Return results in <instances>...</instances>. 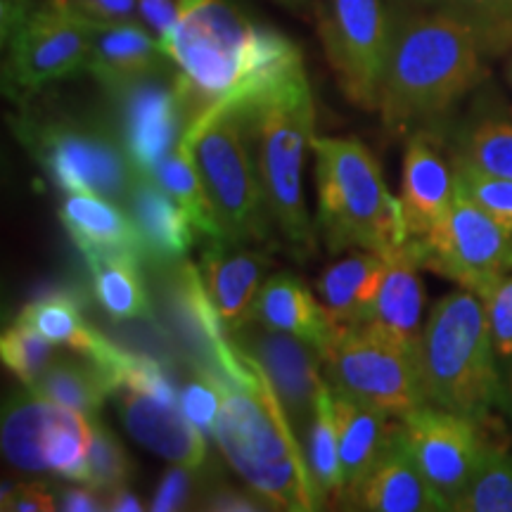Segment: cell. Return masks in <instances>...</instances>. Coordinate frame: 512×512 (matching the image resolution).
Wrapping results in <instances>:
<instances>
[{"label": "cell", "instance_id": "obj_1", "mask_svg": "<svg viewBox=\"0 0 512 512\" xmlns=\"http://www.w3.org/2000/svg\"><path fill=\"white\" fill-rule=\"evenodd\" d=\"M392 15L375 112L394 136L444 128L486 81L484 50L463 22L437 8H392Z\"/></svg>", "mask_w": 512, "mask_h": 512}, {"label": "cell", "instance_id": "obj_2", "mask_svg": "<svg viewBox=\"0 0 512 512\" xmlns=\"http://www.w3.org/2000/svg\"><path fill=\"white\" fill-rule=\"evenodd\" d=\"M176 64L190 124L221 100H242L304 60L290 38L259 27L230 0H183L181 19L159 41Z\"/></svg>", "mask_w": 512, "mask_h": 512}, {"label": "cell", "instance_id": "obj_3", "mask_svg": "<svg viewBox=\"0 0 512 512\" xmlns=\"http://www.w3.org/2000/svg\"><path fill=\"white\" fill-rule=\"evenodd\" d=\"M219 380L223 401L214 441L247 489L259 496L268 510L311 512L323 508L325 501L311 477L302 439L294 432L264 370L254 363L249 377Z\"/></svg>", "mask_w": 512, "mask_h": 512}, {"label": "cell", "instance_id": "obj_4", "mask_svg": "<svg viewBox=\"0 0 512 512\" xmlns=\"http://www.w3.org/2000/svg\"><path fill=\"white\" fill-rule=\"evenodd\" d=\"M235 107L252 140L273 226L306 259L316 252L313 226L304 197V162L316 138V105L304 62L294 64L259 93L242 100H221Z\"/></svg>", "mask_w": 512, "mask_h": 512}, {"label": "cell", "instance_id": "obj_5", "mask_svg": "<svg viewBox=\"0 0 512 512\" xmlns=\"http://www.w3.org/2000/svg\"><path fill=\"white\" fill-rule=\"evenodd\" d=\"M420 368L430 406L482 422L501 408V358L482 297L458 287L434 304L422 330Z\"/></svg>", "mask_w": 512, "mask_h": 512}, {"label": "cell", "instance_id": "obj_6", "mask_svg": "<svg viewBox=\"0 0 512 512\" xmlns=\"http://www.w3.org/2000/svg\"><path fill=\"white\" fill-rule=\"evenodd\" d=\"M316 228L330 254L351 249L389 252L406 242L401 202L384 183L382 166L358 138H313Z\"/></svg>", "mask_w": 512, "mask_h": 512}, {"label": "cell", "instance_id": "obj_7", "mask_svg": "<svg viewBox=\"0 0 512 512\" xmlns=\"http://www.w3.org/2000/svg\"><path fill=\"white\" fill-rule=\"evenodd\" d=\"M181 143L197 166L223 240L264 242L273 219L240 112L216 102L192 121Z\"/></svg>", "mask_w": 512, "mask_h": 512}, {"label": "cell", "instance_id": "obj_8", "mask_svg": "<svg viewBox=\"0 0 512 512\" xmlns=\"http://www.w3.org/2000/svg\"><path fill=\"white\" fill-rule=\"evenodd\" d=\"M5 88L34 95L88 69L91 19L62 0H3Z\"/></svg>", "mask_w": 512, "mask_h": 512}, {"label": "cell", "instance_id": "obj_9", "mask_svg": "<svg viewBox=\"0 0 512 512\" xmlns=\"http://www.w3.org/2000/svg\"><path fill=\"white\" fill-rule=\"evenodd\" d=\"M320 356L332 389L370 403L396 420L427 406L420 347L370 325H339Z\"/></svg>", "mask_w": 512, "mask_h": 512}, {"label": "cell", "instance_id": "obj_10", "mask_svg": "<svg viewBox=\"0 0 512 512\" xmlns=\"http://www.w3.org/2000/svg\"><path fill=\"white\" fill-rule=\"evenodd\" d=\"M17 136L43 164L50 181L64 192H93L128 202L138 171L119 133L74 119H22Z\"/></svg>", "mask_w": 512, "mask_h": 512}, {"label": "cell", "instance_id": "obj_11", "mask_svg": "<svg viewBox=\"0 0 512 512\" xmlns=\"http://www.w3.org/2000/svg\"><path fill=\"white\" fill-rule=\"evenodd\" d=\"M425 271L484 297L512 273V230L484 211L456 181L448 216L418 240Z\"/></svg>", "mask_w": 512, "mask_h": 512}, {"label": "cell", "instance_id": "obj_12", "mask_svg": "<svg viewBox=\"0 0 512 512\" xmlns=\"http://www.w3.org/2000/svg\"><path fill=\"white\" fill-rule=\"evenodd\" d=\"M387 0H320L313 10L320 43L351 105L377 110V88L392 36Z\"/></svg>", "mask_w": 512, "mask_h": 512}, {"label": "cell", "instance_id": "obj_13", "mask_svg": "<svg viewBox=\"0 0 512 512\" xmlns=\"http://www.w3.org/2000/svg\"><path fill=\"white\" fill-rule=\"evenodd\" d=\"M399 441L446 510L467 489L491 448L482 420L430 403L399 420Z\"/></svg>", "mask_w": 512, "mask_h": 512}, {"label": "cell", "instance_id": "obj_14", "mask_svg": "<svg viewBox=\"0 0 512 512\" xmlns=\"http://www.w3.org/2000/svg\"><path fill=\"white\" fill-rule=\"evenodd\" d=\"M119 110V138L138 174L150 176L190 126L176 64L110 93Z\"/></svg>", "mask_w": 512, "mask_h": 512}, {"label": "cell", "instance_id": "obj_15", "mask_svg": "<svg viewBox=\"0 0 512 512\" xmlns=\"http://www.w3.org/2000/svg\"><path fill=\"white\" fill-rule=\"evenodd\" d=\"M230 337L242 354H247L264 370L275 396L283 403L294 432L304 444L306 430L316 415L318 396L328 384L323 375L320 351L313 344L304 342L302 337L271 330L254 320H249Z\"/></svg>", "mask_w": 512, "mask_h": 512}, {"label": "cell", "instance_id": "obj_16", "mask_svg": "<svg viewBox=\"0 0 512 512\" xmlns=\"http://www.w3.org/2000/svg\"><path fill=\"white\" fill-rule=\"evenodd\" d=\"M456 200V169L446 155L444 128L406 136L401 166V211L408 240H422L446 219Z\"/></svg>", "mask_w": 512, "mask_h": 512}, {"label": "cell", "instance_id": "obj_17", "mask_svg": "<svg viewBox=\"0 0 512 512\" xmlns=\"http://www.w3.org/2000/svg\"><path fill=\"white\" fill-rule=\"evenodd\" d=\"M117 411L126 432L152 451L169 460L171 465H183L202 472L209 460V437L188 420L181 403H171L150 392L119 387Z\"/></svg>", "mask_w": 512, "mask_h": 512}, {"label": "cell", "instance_id": "obj_18", "mask_svg": "<svg viewBox=\"0 0 512 512\" xmlns=\"http://www.w3.org/2000/svg\"><path fill=\"white\" fill-rule=\"evenodd\" d=\"M422 271L425 268H422L418 240H406L403 245L389 249L382 283L377 287L366 318L358 325H370L384 335L420 347L422 330H425V323H422V311H425Z\"/></svg>", "mask_w": 512, "mask_h": 512}, {"label": "cell", "instance_id": "obj_19", "mask_svg": "<svg viewBox=\"0 0 512 512\" xmlns=\"http://www.w3.org/2000/svg\"><path fill=\"white\" fill-rule=\"evenodd\" d=\"M200 273L211 302L223 318V325L233 335L252 320V309L259 290L266 283L268 259L264 254L245 249L228 240H207Z\"/></svg>", "mask_w": 512, "mask_h": 512}, {"label": "cell", "instance_id": "obj_20", "mask_svg": "<svg viewBox=\"0 0 512 512\" xmlns=\"http://www.w3.org/2000/svg\"><path fill=\"white\" fill-rule=\"evenodd\" d=\"M169 67H174V62L140 19L91 22V57L86 72L107 93Z\"/></svg>", "mask_w": 512, "mask_h": 512}, {"label": "cell", "instance_id": "obj_21", "mask_svg": "<svg viewBox=\"0 0 512 512\" xmlns=\"http://www.w3.org/2000/svg\"><path fill=\"white\" fill-rule=\"evenodd\" d=\"M344 508L370 512H434L446 510L441 498L422 477L401 441L387 451L356 486L344 494Z\"/></svg>", "mask_w": 512, "mask_h": 512}, {"label": "cell", "instance_id": "obj_22", "mask_svg": "<svg viewBox=\"0 0 512 512\" xmlns=\"http://www.w3.org/2000/svg\"><path fill=\"white\" fill-rule=\"evenodd\" d=\"M451 143L453 164L512 181V110L498 95H477Z\"/></svg>", "mask_w": 512, "mask_h": 512}, {"label": "cell", "instance_id": "obj_23", "mask_svg": "<svg viewBox=\"0 0 512 512\" xmlns=\"http://www.w3.org/2000/svg\"><path fill=\"white\" fill-rule=\"evenodd\" d=\"M126 207L136 221L147 261L166 268L188 259L197 230L181 204L155 178L138 174Z\"/></svg>", "mask_w": 512, "mask_h": 512}, {"label": "cell", "instance_id": "obj_24", "mask_svg": "<svg viewBox=\"0 0 512 512\" xmlns=\"http://www.w3.org/2000/svg\"><path fill=\"white\" fill-rule=\"evenodd\" d=\"M60 221L86 259L131 254L145 261L136 221L119 207V202L93 192H67L60 204Z\"/></svg>", "mask_w": 512, "mask_h": 512}, {"label": "cell", "instance_id": "obj_25", "mask_svg": "<svg viewBox=\"0 0 512 512\" xmlns=\"http://www.w3.org/2000/svg\"><path fill=\"white\" fill-rule=\"evenodd\" d=\"M332 389V387H330ZM339 458H342L347 491L368 475L370 467L399 441V420L380 408L332 389Z\"/></svg>", "mask_w": 512, "mask_h": 512}, {"label": "cell", "instance_id": "obj_26", "mask_svg": "<svg viewBox=\"0 0 512 512\" xmlns=\"http://www.w3.org/2000/svg\"><path fill=\"white\" fill-rule=\"evenodd\" d=\"M252 320L271 330L302 337L304 342L313 344L320 354H323L339 328L318 299V294H313L302 280L287 273L266 278L254 302Z\"/></svg>", "mask_w": 512, "mask_h": 512}, {"label": "cell", "instance_id": "obj_27", "mask_svg": "<svg viewBox=\"0 0 512 512\" xmlns=\"http://www.w3.org/2000/svg\"><path fill=\"white\" fill-rule=\"evenodd\" d=\"M387 252L351 249L328 266L316 283V294L337 325L363 323L382 283Z\"/></svg>", "mask_w": 512, "mask_h": 512}, {"label": "cell", "instance_id": "obj_28", "mask_svg": "<svg viewBox=\"0 0 512 512\" xmlns=\"http://www.w3.org/2000/svg\"><path fill=\"white\" fill-rule=\"evenodd\" d=\"M60 408V403L43 399L27 384L5 401L0 444L12 467L22 472H48L46 446Z\"/></svg>", "mask_w": 512, "mask_h": 512}, {"label": "cell", "instance_id": "obj_29", "mask_svg": "<svg viewBox=\"0 0 512 512\" xmlns=\"http://www.w3.org/2000/svg\"><path fill=\"white\" fill-rule=\"evenodd\" d=\"M27 387L34 389L43 399L60 403L64 408H74V411L91 415V418H98L107 396L117 392V382H114L110 370L81 354H60L50 363L46 373Z\"/></svg>", "mask_w": 512, "mask_h": 512}, {"label": "cell", "instance_id": "obj_30", "mask_svg": "<svg viewBox=\"0 0 512 512\" xmlns=\"http://www.w3.org/2000/svg\"><path fill=\"white\" fill-rule=\"evenodd\" d=\"M19 325H27L38 335L48 337L50 342L69 347L74 354L95 358L100 354L102 344L107 337H102L98 330L83 318L81 294L72 290H53L41 294L34 302H29L19 311Z\"/></svg>", "mask_w": 512, "mask_h": 512}, {"label": "cell", "instance_id": "obj_31", "mask_svg": "<svg viewBox=\"0 0 512 512\" xmlns=\"http://www.w3.org/2000/svg\"><path fill=\"white\" fill-rule=\"evenodd\" d=\"M93 292L112 320L152 318V299L140 273L143 259L131 254H107L86 259Z\"/></svg>", "mask_w": 512, "mask_h": 512}, {"label": "cell", "instance_id": "obj_32", "mask_svg": "<svg viewBox=\"0 0 512 512\" xmlns=\"http://www.w3.org/2000/svg\"><path fill=\"white\" fill-rule=\"evenodd\" d=\"M304 456L323 501L342 503L344 494H347V482H344L342 458H339V441L335 415H332L330 384H325V389L318 396L316 415H313L304 437Z\"/></svg>", "mask_w": 512, "mask_h": 512}, {"label": "cell", "instance_id": "obj_33", "mask_svg": "<svg viewBox=\"0 0 512 512\" xmlns=\"http://www.w3.org/2000/svg\"><path fill=\"white\" fill-rule=\"evenodd\" d=\"M162 188L169 192L174 200L185 209V214L190 216L192 226L197 233L207 240H223L219 221H216L214 207H211L207 190L200 174H197V166L192 162L190 150L183 143L166 155L162 162L157 164V169L150 174Z\"/></svg>", "mask_w": 512, "mask_h": 512}, {"label": "cell", "instance_id": "obj_34", "mask_svg": "<svg viewBox=\"0 0 512 512\" xmlns=\"http://www.w3.org/2000/svg\"><path fill=\"white\" fill-rule=\"evenodd\" d=\"M434 8L463 22L486 57L512 50V0H434Z\"/></svg>", "mask_w": 512, "mask_h": 512}, {"label": "cell", "instance_id": "obj_35", "mask_svg": "<svg viewBox=\"0 0 512 512\" xmlns=\"http://www.w3.org/2000/svg\"><path fill=\"white\" fill-rule=\"evenodd\" d=\"M456 512H512V453L491 446L477 475L453 503Z\"/></svg>", "mask_w": 512, "mask_h": 512}, {"label": "cell", "instance_id": "obj_36", "mask_svg": "<svg viewBox=\"0 0 512 512\" xmlns=\"http://www.w3.org/2000/svg\"><path fill=\"white\" fill-rule=\"evenodd\" d=\"M57 356H60V344L50 342L27 325H19L17 320L0 337L3 366L22 384L36 382Z\"/></svg>", "mask_w": 512, "mask_h": 512}, {"label": "cell", "instance_id": "obj_37", "mask_svg": "<svg viewBox=\"0 0 512 512\" xmlns=\"http://www.w3.org/2000/svg\"><path fill=\"white\" fill-rule=\"evenodd\" d=\"M133 477V460L128 458L126 448L121 446L117 434L93 420V444L88 453V484L93 489L110 494L119 486H128Z\"/></svg>", "mask_w": 512, "mask_h": 512}, {"label": "cell", "instance_id": "obj_38", "mask_svg": "<svg viewBox=\"0 0 512 512\" xmlns=\"http://www.w3.org/2000/svg\"><path fill=\"white\" fill-rule=\"evenodd\" d=\"M223 401V387L219 375L200 363H190L181 384V411L195 427L214 439L216 418H219Z\"/></svg>", "mask_w": 512, "mask_h": 512}, {"label": "cell", "instance_id": "obj_39", "mask_svg": "<svg viewBox=\"0 0 512 512\" xmlns=\"http://www.w3.org/2000/svg\"><path fill=\"white\" fill-rule=\"evenodd\" d=\"M456 181L467 195L475 200L484 211H489L498 223L512 230V181L510 178L484 176L467 166L453 164Z\"/></svg>", "mask_w": 512, "mask_h": 512}, {"label": "cell", "instance_id": "obj_40", "mask_svg": "<svg viewBox=\"0 0 512 512\" xmlns=\"http://www.w3.org/2000/svg\"><path fill=\"white\" fill-rule=\"evenodd\" d=\"M486 318H489L491 337H494L496 354L501 358L512 356V273L503 278L494 290H489L482 297Z\"/></svg>", "mask_w": 512, "mask_h": 512}, {"label": "cell", "instance_id": "obj_41", "mask_svg": "<svg viewBox=\"0 0 512 512\" xmlns=\"http://www.w3.org/2000/svg\"><path fill=\"white\" fill-rule=\"evenodd\" d=\"M202 472L190 470V467L183 465H171V470L166 472L159 482L155 498L150 501V510L155 512H174V510H185L190 508L192 501H197V479H200Z\"/></svg>", "mask_w": 512, "mask_h": 512}, {"label": "cell", "instance_id": "obj_42", "mask_svg": "<svg viewBox=\"0 0 512 512\" xmlns=\"http://www.w3.org/2000/svg\"><path fill=\"white\" fill-rule=\"evenodd\" d=\"M0 508L5 512H53L57 510V489H50L43 482H5L3 496H0Z\"/></svg>", "mask_w": 512, "mask_h": 512}, {"label": "cell", "instance_id": "obj_43", "mask_svg": "<svg viewBox=\"0 0 512 512\" xmlns=\"http://www.w3.org/2000/svg\"><path fill=\"white\" fill-rule=\"evenodd\" d=\"M197 508L202 510H221V512H252L268 510L266 503L252 491H238L228 484H211L197 501Z\"/></svg>", "mask_w": 512, "mask_h": 512}, {"label": "cell", "instance_id": "obj_44", "mask_svg": "<svg viewBox=\"0 0 512 512\" xmlns=\"http://www.w3.org/2000/svg\"><path fill=\"white\" fill-rule=\"evenodd\" d=\"M136 5L138 19L157 41H164L171 34L183 12V0H136Z\"/></svg>", "mask_w": 512, "mask_h": 512}, {"label": "cell", "instance_id": "obj_45", "mask_svg": "<svg viewBox=\"0 0 512 512\" xmlns=\"http://www.w3.org/2000/svg\"><path fill=\"white\" fill-rule=\"evenodd\" d=\"M67 8L91 22H126L138 19L136 0H62Z\"/></svg>", "mask_w": 512, "mask_h": 512}, {"label": "cell", "instance_id": "obj_46", "mask_svg": "<svg viewBox=\"0 0 512 512\" xmlns=\"http://www.w3.org/2000/svg\"><path fill=\"white\" fill-rule=\"evenodd\" d=\"M57 510L64 512H102L107 510L105 494L91 484L74 482V486L57 489Z\"/></svg>", "mask_w": 512, "mask_h": 512}, {"label": "cell", "instance_id": "obj_47", "mask_svg": "<svg viewBox=\"0 0 512 512\" xmlns=\"http://www.w3.org/2000/svg\"><path fill=\"white\" fill-rule=\"evenodd\" d=\"M105 505L110 512H140V510H150V505H145L140 498L133 494L128 486H119V489L105 494Z\"/></svg>", "mask_w": 512, "mask_h": 512}, {"label": "cell", "instance_id": "obj_48", "mask_svg": "<svg viewBox=\"0 0 512 512\" xmlns=\"http://www.w3.org/2000/svg\"><path fill=\"white\" fill-rule=\"evenodd\" d=\"M501 380H503L501 408L512 422V356L505 358V361L501 363Z\"/></svg>", "mask_w": 512, "mask_h": 512}, {"label": "cell", "instance_id": "obj_49", "mask_svg": "<svg viewBox=\"0 0 512 512\" xmlns=\"http://www.w3.org/2000/svg\"><path fill=\"white\" fill-rule=\"evenodd\" d=\"M273 3L283 5L285 10L294 12V15H309L311 10H316V3L313 0H273Z\"/></svg>", "mask_w": 512, "mask_h": 512}, {"label": "cell", "instance_id": "obj_50", "mask_svg": "<svg viewBox=\"0 0 512 512\" xmlns=\"http://www.w3.org/2000/svg\"><path fill=\"white\" fill-rule=\"evenodd\" d=\"M389 8H434V0H387Z\"/></svg>", "mask_w": 512, "mask_h": 512}, {"label": "cell", "instance_id": "obj_51", "mask_svg": "<svg viewBox=\"0 0 512 512\" xmlns=\"http://www.w3.org/2000/svg\"><path fill=\"white\" fill-rule=\"evenodd\" d=\"M505 79H508L510 88H512V50L508 53V64H505Z\"/></svg>", "mask_w": 512, "mask_h": 512}]
</instances>
